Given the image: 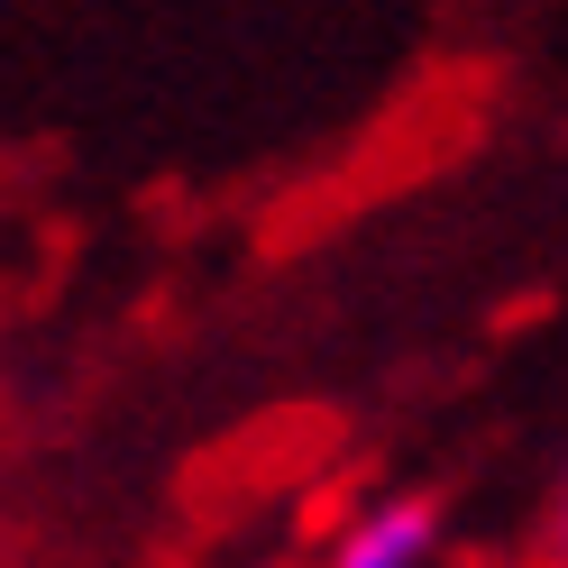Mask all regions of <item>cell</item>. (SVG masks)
<instances>
[{
	"label": "cell",
	"mask_w": 568,
	"mask_h": 568,
	"mask_svg": "<svg viewBox=\"0 0 568 568\" xmlns=\"http://www.w3.org/2000/svg\"><path fill=\"white\" fill-rule=\"evenodd\" d=\"M440 541H449L440 495H422V486H385V495H367V505H348V514H339L322 568H440Z\"/></svg>",
	"instance_id": "6da1fadb"
},
{
	"label": "cell",
	"mask_w": 568,
	"mask_h": 568,
	"mask_svg": "<svg viewBox=\"0 0 568 568\" xmlns=\"http://www.w3.org/2000/svg\"><path fill=\"white\" fill-rule=\"evenodd\" d=\"M550 550H559V568H568V486H559V523H550Z\"/></svg>",
	"instance_id": "7a4b0ae2"
}]
</instances>
